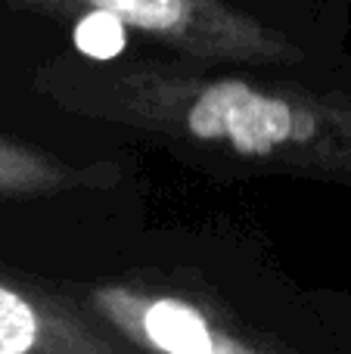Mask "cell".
<instances>
[{"mask_svg": "<svg viewBox=\"0 0 351 354\" xmlns=\"http://www.w3.org/2000/svg\"><path fill=\"white\" fill-rule=\"evenodd\" d=\"M72 41L81 56L93 62H109L128 44V25L106 10H84L72 19Z\"/></svg>", "mask_w": 351, "mask_h": 354, "instance_id": "8992f818", "label": "cell"}, {"mask_svg": "<svg viewBox=\"0 0 351 354\" xmlns=\"http://www.w3.org/2000/svg\"><path fill=\"white\" fill-rule=\"evenodd\" d=\"M50 91L81 115L249 168L351 183V100L296 84L165 66L56 68Z\"/></svg>", "mask_w": 351, "mask_h": 354, "instance_id": "6da1fadb", "label": "cell"}, {"mask_svg": "<svg viewBox=\"0 0 351 354\" xmlns=\"http://www.w3.org/2000/svg\"><path fill=\"white\" fill-rule=\"evenodd\" d=\"M37 10L75 19L84 10H106L128 28L162 41L193 59L277 66L296 62L298 47L280 31L243 16L224 0H22Z\"/></svg>", "mask_w": 351, "mask_h": 354, "instance_id": "7a4b0ae2", "label": "cell"}, {"mask_svg": "<svg viewBox=\"0 0 351 354\" xmlns=\"http://www.w3.org/2000/svg\"><path fill=\"white\" fill-rule=\"evenodd\" d=\"M84 180H97V171H81L31 143L0 137V199L53 196Z\"/></svg>", "mask_w": 351, "mask_h": 354, "instance_id": "5b68a950", "label": "cell"}, {"mask_svg": "<svg viewBox=\"0 0 351 354\" xmlns=\"http://www.w3.org/2000/svg\"><path fill=\"white\" fill-rule=\"evenodd\" d=\"M0 354H143L84 301L0 268Z\"/></svg>", "mask_w": 351, "mask_h": 354, "instance_id": "277c9868", "label": "cell"}, {"mask_svg": "<svg viewBox=\"0 0 351 354\" xmlns=\"http://www.w3.org/2000/svg\"><path fill=\"white\" fill-rule=\"evenodd\" d=\"M84 305L143 354H280L211 301L162 283H93Z\"/></svg>", "mask_w": 351, "mask_h": 354, "instance_id": "3957f363", "label": "cell"}]
</instances>
